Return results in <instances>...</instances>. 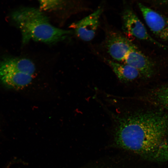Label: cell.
<instances>
[{
	"label": "cell",
	"instance_id": "cell-1",
	"mask_svg": "<svg viewBox=\"0 0 168 168\" xmlns=\"http://www.w3.org/2000/svg\"><path fill=\"white\" fill-rule=\"evenodd\" d=\"M115 119L118 145L148 161H168V117L165 114L138 112L118 115Z\"/></svg>",
	"mask_w": 168,
	"mask_h": 168
},
{
	"label": "cell",
	"instance_id": "cell-2",
	"mask_svg": "<svg viewBox=\"0 0 168 168\" xmlns=\"http://www.w3.org/2000/svg\"><path fill=\"white\" fill-rule=\"evenodd\" d=\"M12 17L21 31L23 44L31 40L56 43L64 40L72 33L53 26L42 11L35 7L21 8L14 12Z\"/></svg>",
	"mask_w": 168,
	"mask_h": 168
},
{
	"label": "cell",
	"instance_id": "cell-3",
	"mask_svg": "<svg viewBox=\"0 0 168 168\" xmlns=\"http://www.w3.org/2000/svg\"><path fill=\"white\" fill-rule=\"evenodd\" d=\"M123 28L126 33L136 38L151 42L164 49H168V46L158 42L148 33L145 26L133 11L127 8L122 14Z\"/></svg>",
	"mask_w": 168,
	"mask_h": 168
},
{
	"label": "cell",
	"instance_id": "cell-4",
	"mask_svg": "<svg viewBox=\"0 0 168 168\" xmlns=\"http://www.w3.org/2000/svg\"><path fill=\"white\" fill-rule=\"evenodd\" d=\"M105 45L108 54L117 62L124 61L129 52L136 48L128 38L121 34L114 31L108 33Z\"/></svg>",
	"mask_w": 168,
	"mask_h": 168
},
{
	"label": "cell",
	"instance_id": "cell-5",
	"mask_svg": "<svg viewBox=\"0 0 168 168\" xmlns=\"http://www.w3.org/2000/svg\"><path fill=\"white\" fill-rule=\"evenodd\" d=\"M138 6L150 30L161 39L168 41V18L141 3Z\"/></svg>",
	"mask_w": 168,
	"mask_h": 168
},
{
	"label": "cell",
	"instance_id": "cell-6",
	"mask_svg": "<svg viewBox=\"0 0 168 168\" xmlns=\"http://www.w3.org/2000/svg\"><path fill=\"white\" fill-rule=\"evenodd\" d=\"M102 11L101 7H99L92 13L71 25L79 38L85 41L93 39L99 25Z\"/></svg>",
	"mask_w": 168,
	"mask_h": 168
},
{
	"label": "cell",
	"instance_id": "cell-7",
	"mask_svg": "<svg viewBox=\"0 0 168 168\" xmlns=\"http://www.w3.org/2000/svg\"><path fill=\"white\" fill-rule=\"evenodd\" d=\"M124 62L137 69L141 75L150 77L154 71L152 62L136 47L128 54Z\"/></svg>",
	"mask_w": 168,
	"mask_h": 168
},
{
	"label": "cell",
	"instance_id": "cell-8",
	"mask_svg": "<svg viewBox=\"0 0 168 168\" xmlns=\"http://www.w3.org/2000/svg\"><path fill=\"white\" fill-rule=\"evenodd\" d=\"M35 71L33 63L27 58H8L0 62V72L16 71L34 76Z\"/></svg>",
	"mask_w": 168,
	"mask_h": 168
},
{
	"label": "cell",
	"instance_id": "cell-9",
	"mask_svg": "<svg viewBox=\"0 0 168 168\" xmlns=\"http://www.w3.org/2000/svg\"><path fill=\"white\" fill-rule=\"evenodd\" d=\"M33 76L20 72L7 71L0 72V81L11 88H23L30 84Z\"/></svg>",
	"mask_w": 168,
	"mask_h": 168
},
{
	"label": "cell",
	"instance_id": "cell-10",
	"mask_svg": "<svg viewBox=\"0 0 168 168\" xmlns=\"http://www.w3.org/2000/svg\"><path fill=\"white\" fill-rule=\"evenodd\" d=\"M108 62L119 79L122 82L132 81L141 75L137 69L127 64L109 60H108Z\"/></svg>",
	"mask_w": 168,
	"mask_h": 168
},
{
	"label": "cell",
	"instance_id": "cell-11",
	"mask_svg": "<svg viewBox=\"0 0 168 168\" xmlns=\"http://www.w3.org/2000/svg\"><path fill=\"white\" fill-rule=\"evenodd\" d=\"M154 96L157 102L168 110V83L156 91Z\"/></svg>",
	"mask_w": 168,
	"mask_h": 168
},
{
	"label": "cell",
	"instance_id": "cell-12",
	"mask_svg": "<svg viewBox=\"0 0 168 168\" xmlns=\"http://www.w3.org/2000/svg\"><path fill=\"white\" fill-rule=\"evenodd\" d=\"M40 10L45 11L55 10L61 7L64 3V1L60 0L39 1Z\"/></svg>",
	"mask_w": 168,
	"mask_h": 168
}]
</instances>
